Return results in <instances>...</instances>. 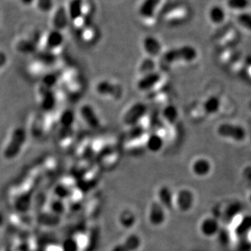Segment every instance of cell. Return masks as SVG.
Returning <instances> with one entry per match:
<instances>
[{
    "mask_svg": "<svg viewBox=\"0 0 251 251\" xmlns=\"http://www.w3.org/2000/svg\"><path fill=\"white\" fill-rule=\"evenodd\" d=\"M54 0H36L37 7L43 13H49L54 8Z\"/></svg>",
    "mask_w": 251,
    "mask_h": 251,
    "instance_id": "25",
    "label": "cell"
},
{
    "mask_svg": "<svg viewBox=\"0 0 251 251\" xmlns=\"http://www.w3.org/2000/svg\"><path fill=\"white\" fill-rule=\"evenodd\" d=\"M83 0H70L66 8L70 21H77L83 14Z\"/></svg>",
    "mask_w": 251,
    "mask_h": 251,
    "instance_id": "16",
    "label": "cell"
},
{
    "mask_svg": "<svg viewBox=\"0 0 251 251\" xmlns=\"http://www.w3.org/2000/svg\"><path fill=\"white\" fill-rule=\"evenodd\" d=\"M44 82L47 87H49V86H52L56 82V77L54 75H47L45 78H44Z\"/></svg>",
    "mask_w": 251,
    "mask_h": 251,
    "instance_id": "27",
    "label": "cell"
},
{
    "mask_svg": "<svg viewBox=\"0 0 251 251\" xmlns=\"http://www.w3.org/2000/svg\"><path fill=\"white\" fill-rule=\"evenodd\" d=\"M167 210L157 200L153 201L148 209V217L152 225H162L167 220Z\"/></svg>",
    "mask_w": 251,
    "mask_h": 251,
    "instance_id": "6",
    "label": "cell"
},
{
    "mask_svg": "<svg viewBox=\"0 0 251 251\" xmlns=\"http://www.w3.org/2000/svg\"><path fill=\"white\" fill-rule=\"evenodd\" d=\"M20 1H21V2H22V4L24 5V6L29 7V6H31V5L35 3L36 0H20Z\"/></svg>",
    "mask_w": 251,
    "mask_h": 251,
    "instance_id": "29",
    "label": "cell"
},
{
    "mask_svg": "<svg viewBox=\"0 0 251 251\" xmlns=\"http://www.w3.org/2000/svg\"><path fill=\"white\" fill-rule=\"evenodd\" d=\"M191 172L198 178L209 176L212 172V162L207 157H199L193 160L190 166Z\"/></svg>",
    "mask_w": 251,
    "mask_h": 251,
    "instance_id": "5",
    "label": "cell"
},
{
    "mask_svg": "<svg viewBox=\"0 0 251 251\" xmlns=\"http://www.w3.org/2000/svg\"><path fill=\"white\" fill-rule=\"evenodd\" d=\"M162 118L168 124H175L179 120V110L175 104H167L162 109Z\"/></svg>",
    "mask_w": 251,
    "mask_h": 251,
    "instance_id": "17",
    "label": "cell"
},
{
    "mask_svg": "<svg viewBox=\"0 0 251 251\" xmlns=\"http://www.w3.org/2000/svg\"><path fill=\"white\" fill-rule=\"evenodd\" d=\"M115 87H117L116 85H114V83L109 82V81H102V82H98V84L97 85V92L101 96H109V93H114Z\"/></svg>",
    "mask_w": 251,
    "mask_h": 251,
    "instance_id": "22",
    "label": "cell"
},
{
    "mask_svg": "<svg viewBox=\"0 0 251 251\" xmlns=\"http://www.w3.org/2000/svg\"><path fill=\"white\" fill-rule=\"evenodd\" d=\"M164 145V138L157 132L151 133L145 140V147L152 153H157L162 151Z\"/></svg>",
    "mask_w": 251,
    "mask_h": 251,
    "instance_id": "13",
    "label": "cell"
},
{
    "mask_svg": "<svg viewBox=\"0 0 251 251\" xmlns=\"http://www.w3.org/2000/svg\"><path fill=\"white\" fill-rule=\"evenodd\" d=\"M65 42V37L62 31L52 29L46 38V46L49 50H55L62 46Z\"/></svg>",
    "mask_w": 251,
    "mask_h": 251,
    "instance_id": "14",
    "label": "cell"
},
{
    "mask_svg": "<svg viewBox=\"0 0 251 251\" xmlns=\"http://www.w3.org/2000/svg\"><path fill=\"white\" fill-rule=\"evenodd\" d=\"M201 234L205 237H213L217 236L220 231V223L217 218L207 216L201 220L199 225Z\"/></svg>",
    "mask_w": 251,
    "mask_h": 251,
    "instance_id": "7",
    "label": "cell"
},
{
    "mask_svg": "<svg viewBox=\"0 0 251 251\" xmlns=\"http://www.w3.org/2000/svg\"><path fill=\"white\" fill-rule=\"evenodd\" d=\"M218 136L232 142L242 143L247 140V130L241 124L233 123H222L216 128Z\"/></svg>",
    "mask_w": 251,
    "mask_h": 251,
    "instance_id": "2",
    "label": "cell"
},
{
    "mask_svg": "<svg viewBox=\"0 0 251 251\" xmlns=\"http://www.w3.org/2000/svg\"><path fill=\"white\" fill-rule=\"evenodd\" d=\"M160 80L161 75L159 73L153 71L146 75H143L140 79L138 80L136 87L140 92H149L157 86Z\"/></svg>",
    "mask_w": 251,
    "mask_h": 251,
    "instance_id": "9",
    "label": "cell"
},
{
    "mask_svg": "<svg viewBox=\"0 0 251 251\" xmlns=\"http://www.w3.org/2000/svg\"><path fill=\"white\" fill-rule=\"evenodd\" d=\"M222 107V100L218 96H210L204 100L202 104V110L208 116L215 115L220 112Z\"/></svg>",
    "mask_w": 251,
    "mask_h": 251,
    "instance_id": "12",
    "label": "cell"
},
{
    "mask_svg": "<svg viewBox=\"0 0 251 251\" xmlns=\"http://www.w3.org/2000/svg\"><path fill=\"white\" fill-rule=\"evenodd\" d=\"M157 201L167 210H172L174 206L175 193L167 185L160 187L157 190Z\"/></svg>",
    "mask_w": 251,
    "mask_h": 251,
    "instance_id": "10",
    "label": "cell"
},
{
    "mask_svg": "<svg viewBox=\"0 0 251 251\" xmlns=\"http://www.w3.org/2000/svg\"><path fill=\"white\" fill-rule=\"evenodd\" d=\"M208 17H209L210 22L213 24H222L226 20L227 12H226L225 7H222L221 5H213L209 9Z\"/></svg>",
    "mask_w": 251,
    "mask_h": 251,
    "instance_id": "15",
    "label": "cell"
},
{
    "mask_svg": "<svg viewBox=\"0 0 251 251\" xmlns=\"http://www.w3.org/2000/svg\"><path fill=\"white\" fill-rule=\"evenodd\" d=\"M162 0H143L138 7V13L145 19H151L154 17Z\"/></svg>",
    "mask_w": 251,
    "mask_h": 251,
    "instance_id": "11",
    "label": "cell"
},
{
    "mask_svg": "<svg viewBox=\"0 0 251 251\" xmlns=\"http://www.w3.org/2000/svg\"><path fill=\"white\" fill-rule=\"evenodd\" d=\"M142 47L145 53L150 58L156 57L162 53V45L159 39L153 35H148L143 39Z\"/></svg>",
    "mask_w": 251,
    "mask_h": 251,
    "instance_id": "8",
    "label": "cell"
},
{
    "mask_svg": "<svg viewBox=\"0 0 251 251\" xmlns=\"http://www.w3.org/2000/svg\"><path fill=\"white\" fill-rule=\"evenodd\" d=\"M70 18L68 16L67 11L64 7H61L56 11L52 18L53 29L62 31L65 27H67Z\"/></svg>",
    "mask_w": 251,
    "mask_h": 251,
    "instance_id": "18",
    "label": "cell"
},
{
    "mask_svg": "<svg viewBox=\"0 0 251 251\" xmlns=\"http://www.w3.org/2000/svg\"><path fill=\"white\" fill-rule=\"evenodd\" d=\"M237 22L240 26L251 32V12L244 11L238 12L237 16Z\"/></svg>",
    "mask_w": 251,
    "mask_h": 251,
    "instance_id": "23",
    "label": "cell"
},
{
    "mask_svg": "<svg viewBox=\"0 0 251 251\" xmlns=\"http://www.w3.org/2000/svg\"><path fill=\"white\" fill-rule=\"evenodd\" d=\"M147 108L144 103L136 102L131 104L123 115V122L126 126L133 127L137 124L138 122L145 116Z\"/></svg>",
    "mask_w": 251,
    "mask_h": 251,
    "instance_id": "4",
    "label": "cell"
},
{
    "mask_svg": "<svg viewBox=\"0 0 251 251\" xmlns=\"http://www.w3.org/2000/svg\"><path fill=\"white\" fill-rule=\"evenodd\" d=\"M195 203V193L190 188H182L175 193L174 206L179 212H190Z\"/></svg>",
    "mask_w": 251,
    "mask_h": 251,
    "instance_id": "3",
    "label": "cell"
},
{
    "mask_svg": "<svg viewBox=\"0 0 251 251\" xmlns=\"http://www.w3.org/2000/svg\"><path fill=\"white\" fill-rule=\"evenodd\" d=\"M153 67H154V63L152 61V58L147 59L145 61H143L140 65V72L142 73L143 75L153 72L154 71Z\"/></svg>",
    "mask_w": 251,
    "mask_h": 251,
    "instance_id": "26",
    "label": "cell"
},
{
    "mask_svg": "<svg viewBox=\"0 0 251 251\" xmlns=\"http://www.w3.org/2000/svg\"><path fill=\"white\" fill-rule=\"evenodd\" d=\"M248 200H249V202L251 204V192L250 193L249 196H248Z\"/></svg>",
    "mask_w": 251,
    "mask_h": 251,
    "instance_id": "30",
    "label": "cell"
},
{
    "mask_svg": "<svg viewBox=\"0 0 251 251\" xmlns=\"http://www.w3.org/2000/svg\"><path fill=\"white\" fill-rule=\"evenodd\" d=\"M89 105H84L82 109V118L91 127H98L100 126V118L93 108Z\"/></svg>",
    "mask_w": 251,
    "mask_h": 251,
    "instance_id": "19",
    "label": "cell"
},
{
    "mask_svg": "<svg viewBox=\"0 0 251 251\" xmlns=\"http://www.w3.org/2000/svg\"><path fill=\"white\" fill-rule=\"evenodd\" d=\"M236 230L241 234L250 232L251 230V215H244L237 225Z\"/></svg>",
    "mask_w": 251,
    "mask_h": 251,
    "instance_id": "24",
    "label": "cell"
},
{
    "mask_svg": "<svg viewBox=\"0 0 251 251\" xmlns=\"http://www.w3.org/2000/svg\"><path fill=\"white\" fill-rule=\"evenodd\" d=\"M243 210V205L239 201H232L228 203L224 209V215L226 219L234 220L242 213Z\"/></svg>",
    "mask_w": 251,
    "mask_h": 251,
    "instance_id": "20",
    "label": "cell"
},
{
    "mask_svg": "<svg viewBox=\"0 0 251 251\" xmlns=\"http://www.w3.org/2000/svg\"><path fill=\"white\" fill-rule=\"evenodd\" d=\"M7 56L5 52L0 51V70L4 67L5 65L7 64Z\"/></svg>",
    "mask_w": 251,
    "mask_h": 251,
    "instance_id": "28",
    "label": "cell"
},
{
    "mask_svg": "<svg viewBox=\"0 0 251 251\" xmlns=\"http://www.w3.org/2000/svg\"><path fill=\"white\" fill-rule=\"evenodd\" d=\"M226 5L229 9L242 12L247 11L251 5L250 0H226Z\"/></svg>",
    "mask_w": 251,
    "mask_h": 251,
    "instance_id": "21",
    "label": "cell"
},
{
    "mask_svg": "<svg viewBox=\"0 0 251 251\" xmlns=\"http://www.w3.org/2000/svg\"><path fill=\"white\" fill-rule=\"evenodd\" d=\"M198 49L189 44L170 49L162 55V60L170 65L179 61L185 63L193 62L198 59Z\"/></svg>",
    "mask_w": 251,
    "mask_h": 251,
    "instance_id": "1",
    "label": "cell"
}]
</instances>
